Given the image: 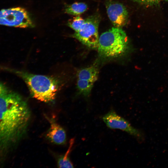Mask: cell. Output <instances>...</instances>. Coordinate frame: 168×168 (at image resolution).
<instances>
[{"label":"cell","instance_id":"cell-1","mask_svg":"<svg viewBox=\"0 0 168 168\" xmlns=\"http://www.w3.org/2000/svg\"><path fill=\"white\" fill-rule=\"evenodd\" d=\"M30 117L27 104L18 94L9 91L0 95V150L6 149L22 137Z\"/></svg>","mask_w":168,"mask_h":168},{"label":"cell","instance_id":"cell-2","mask_svg":"<svg viewBox=\"0 0 168 168\" xmlns=\"http://www.w3.org/2000/svg\"><path fill=\"white\" fill-rule=\"evenodd\" d=\"M16 73L26 82L33 98L46 103L54 100L59 88L56 79L23 71H16Z\"/></svg>","mask_w":168,"mask_h":168},{"label":"cell","instance_id":"cell-3","mask_svg":"<svg viewBox=\"0 0 168 168\" xmlns=\"http://www.w3.org/2000/svg\"><path fill=\"white\" fill-rule=\"evenodd\" d=\"M128 49L126 33L121 28L112 27L103 33L99 37L98 47L99 56L109 59L120 57Z\"/></svg>","mask_w":168,"mask_h":168},{"label":"cell","instance_id":"cell-4","mask_svg":"<svg viewBox=\"0 0 168 168\" xmlns=\"http://www.w3.org/2000/svg\"><path fill=\"white\" fill-rule=\"evenodd\" d=\"M100 16L95 14L85 19V23L80 29L71 35L89 48L98 49L99 37L98 34Z\"/></svg>","mask_w":168,"mask_h":168},{"label":"cell","instance_id":"cell-5","mask_svg":"<svg viewBox=\"0 0 168 168\" xmlns=\"http://www.w3.org/2000/svg\"><path fill=\"white\" fill-rule=\"evenodd\" d=\"M0 25L25 28L33 26V23L27 11L16 7L0 11Z\"/></svg>","mask_w":168,"mask_h":168},{"label":"cell","instance_id":"cell-6","mask_svg":"<svg viewBox=\"0 0 168 168\" xmlns=\"http://www.w3.org/2000/svg\"><path fill=\"white\" fill-rule=\"evenodd\" d=\"M102 119L106 126L111 129H119L124 131L142 141L144 139L143 133L133 127L127 120L111 110L104 115Z\"/></svg>","mask_w":168,"mask_h":168},{"label":"cell","instance_id":"cell-7","mask_svg":"<svg viewBox=\"0 0 168 168\" xmlns=\"http://www.w3.org/2000/svg\"><path fill=\"white\" fill-rule=\"evenodd\" d=\"M107 12L110 21L115 27L121 28L126 25L128 19V13L122 4L109 0L106 2Z\"/></svg>","mask_w":168,"mask_h":168},{"label":"cell","instance_id":"cell-8","mask_svg":"<svg viewBox=\"0 0 168 168\" xmlns=\"http://www.w3.org/2000/svg\"><path fill=\"white\" fill-rule=\"evenodd\" d=\"M50 124L46 136L53 143L58 144H64L66 140L65 131L54 119L46 117Z\"/></svg>","mask_w":168,"mask_h":168},{"label":"cell","instance_id":"cell-9","mask_svg":"<svg viewBox=\"0 0 168 168\" xmlns=\"http://www.w3.org/2000/svg\"><path fill=\"white\" fill-rule=\"evenodd\" d=\"M98 69L95 65L81 69L77 73V79L88 81L94 83L98 76Z\"/></svg>","mask_w":168,"mask_h":168},{"label":"cell","instance_id":"cell-10","mask_svg":"<svg viewBox=\"0 0 168 168\" xmlns=\"http://www.w3.org/2000/svg\"><path fill=\"white\" fill-rule=\"evenodd\" d=\"M74 142V139H71L69 142L68 148L66 153L63 156H61L58 161V166L59 168H73V165L69 158L71 152Z\"/></svg>","mask_w":168,"mask_h":168},{"label":"cell","instance_id":"cell-11","mask_svg":"<svg viewBox=\"0 0 168 168\" xmlns=\"http://www.w3.org/2000/svg\"><path fill=\"white\" fill-rule=\"evenodd\" d=\"M87 8V5L85 3L76 2L67 6L64 11L68 14L78 16L85 12Z\"/></svg>","mask_w":168,"mask_h":168},{"label":"cell","instance_id":"cell-12","mask_svg":"<svg viewBox=\"0 0 168 168\" xmlns=\"http://www.w3.org/2000/svg\"><path fill=\"white\" fill-rule=\"evenodd\" d=\"M94 84V83L88 81L77 79V88L80 93L87 97L90 94Z\"/></svg>","mask_w":168,"mask_h":168},{"label":"cell","instance_id":"cell-13","mask_svg":"<svg viewBox=\"0 0 168 168\" xmlns=\"http://www.w3.org/2000/svg\"><path fill=\"white\" fill-rule=\"evenodd\" d=\"M85 19L77 16L68 20L67 23L68 26L73 29L75 32L78 31L85 23Z\"/></svg>","mask_w":168,"mask_h":168},{"label":"cell","instance_id":"cell-14","mask_svg":"<svg viewBox=\"0 0 168 168\" xmlns=\"http://www.w3.org/2000/svg\"><path fill=\"white\" fill-rule=\"evenodd\" d=\"M133 1L142 5L148 6L157 5L160 0H133Z\"/></svg>","mask_w":168,"mask_h":168},{"label":"cell","instance_id":"cell-15","mask_svg":"<svg viewBox=\"0 0 168 168\" xmlns=\"http://www.w3.org/2000/svg\"><path fill=\"white\" fill-rule=\"evenodd\" d=\"M9 91L7 87L0 82V95L7 92Z\"/></svg>","mask_w":168,"mask_h":168},{"label":"cell","instance_id":"cell-16","mask_svg":"<svg viewBox=\"0 0 168 168\" xmlns=\"http://www.w3.org/2000/svg\"><path fill=\"white\" fill-rule=\"evenodd\" d=\"M164 0L165 1H166L168 2V0Z\"/></svg>","mask_w":168,"mask_h":168}]
</instances>
